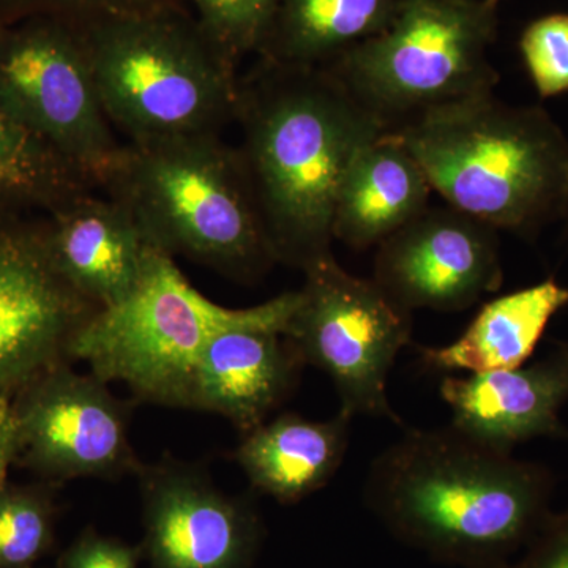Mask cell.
<instances>
[{
  "label": "cell",
  "mask_w": 568,
  "mask_h": 568,
  "mask_svg": "<svg viewBox=\"0 0 568 568\" xmlns=\"http://www.w3.org/2000/svg\"><path fill=\"white\" fill-rule=\"evenodd\" d=\"M239 149L276 264L332 256L336 193L355 153L387 132L334 71L261 61L239 80Z\"/></svg>",
  "instance_id": "obj_1"
},
{
  "label": "cell",
  "mask_w": 568,
  "mask_h": 568,
  "mask_svg": "<svg viewBox=\"0 0 568 568\" xmlns=\"http://www.w3.org/2000/svg\"><path fill=\"white\" fill-rule=\"evenodd\" d=\"M552 487L547 467L450 424L407 429L369 466L364 495L406 544L469 568H497L545 525Z\"/></svg>",
  "instance_id": "obj_2"
},
{
  "label": "cell",
  "mask_w": 568,
  "mask_h": 568,
  "mask_svg": "<svg viewBox=\"0 0 568 568\" xmlns=\"http://www.w3.org/2000/svg\"><path fill=\"white\" fill-rule=\"evenodd\" d=\"M447 205L478 222L530 234L568 209V140L536 106L495 92L436 108L390 130Z\"/></svg>",
  "instance_id": "obj_3"
},
{
  "label": "cell",
  "mask_w": 568,
  "mask_h": 568,
  "mask_svg": "<svg viewBox=\"0 0 568 568\" xmlns=\"http://www.w3.org/2000/svg\"><path fill=\"white\" fill-rule=\"evenodd\" d=\"M171 257L253 282L276 264L241 151L220 134L126 142L103 185Z\"/></svg>",
  "instance_id": "obj_4"
},
{
  "label": "cell",
  "mask_w": 568,
  "mask_h": 568,
  "mask_svg": "<svg viewBox=\"0 0 568 568\" xmlns=\"http://www.w3.org/2000/svg\"><path fill=\"white\" fill-rule=\"evenodd\" d=\"M108 119L129 142L220 134L235 119L237 67L185 7L82 28Z\"/></svg>",
  "instance_id": "obj_5"
},
{
  "label": "cell",
  "mask_w": 568,
  "mask_h": 568,
  "mask_svg": "<svg viewBox=\"0 0 568 568\" xmlns=\"http://www.w3.org/2000/svg\"><path fill=\"white\" fill-rule=\"evenodd\" d=\"M297 302L293 291L252 308H226L201 294L174 257L153 248L133 290L78 331L70 358L141 402L185 409L194 366L213 336L237 327L284 335Z\"/></svg>",
  "instance_id": "obj_6"
},
{
  "label": "cell",
  "mask_w": 568,
  "mask_h": 568,
  "mask_svg": "<svg viewBox=\"0 0 568 568\" xmlns=\"http://www.w3.org/2000/svg\"><path fill=\"white\" fill-rule=\"evenodd\" d=\"M496 10L484 0H403L390 24L325 69L388 130L495 92Z\"/></svg>",
  "instance_id": "obj_7"
},
{
  "label": "cell",
  "mask_w": 568,
  "mask_h": 568,
  "mask_svg": "<svg viewBox=\"0 0 568 568\" xmlns=\"http://www.w3.org/2000/svg\"><path fill=\"white\" fill-rule=\"evenodd\" d=\"M0 100L93 189L125 144L103 110L81 28L51 18L0 26Z\"/></svg>",
  "instance_id": "obj_8"
},
{
  "label": "cell",
  "mask_w": 568,
  "mask_h": 568,
  "mask_svg": "<svg viewBox=\"0 0 568 568\" xmlns=\"http://www.w3.org/2000/svg\"><path fill=\"white\" fill-rule=\"evenodd\" d=\"M304 274L284 336L305 365L331 377L339 413L403 425L388 402L387 379L410 343L413 312L392 301L375 280L351 275L334 254Z\"/></svg>",
  "instance_id": "obj_9"
},
{
  "label": "cell",
  "mask_w": 568,
  "mask_h": 568,
  "mask_svg": "<svg viewBox=\"0 0 568 568\" xmlns=\"http://www.w3.org/2000/svg\"><path fill=\"white\" fill-rule=\"evenodd\" d=\"M17 459L48 481L118 480L140 473L130 439L132 406L110 384L71 364L55 366L13 396Z\"/></svg>",
  "instance_id": "obj_10"
},
{
  "label": "cell",
  "mask_w": 568,
  "mask_h": 568,
  "mask_svg": "<svg viewBox=\"0 0 568 568\" xmlns=\"http://www.w3.org/2000/svg\"><path fill=\"white\" fill-rule=\"evenodd\" d=\"M0 211V396L55 366L71 364L70 345L97 306L55 271L40 220Z\"/></svg>",
  "instance_id": "obj_11"
},
{
  "label": "cell",
  "mask_w": 568,
  "mask_h": 568,
  "mask_svg": "<svg viewBox=\"0 0 568 568\" xmlns=\"http://www.w3.org/2000/svg\"><path fill=\"white\" fill-rule=\"evenodd\" d=\"M373 280L409 312H463L503 286L497 231L450 205H428L377 245Z\"/></svg>",
  "instance_id": "obj_12"
},
{
  "label": "cell",
  "mask_w": 568,
  "mask_h": 568,
  "mask_svg": "<svg viewBox=\"0 0 568 568\" xmlns=\"http://www.w3.org/2000/svg\"><path fill=\"white\" fill-rule=\"evenodd\" d=\"M149 549L159 568H239L253 519L197 465L164 455L136 474Z\"/></svg>",
  "instance_id": "obj_13"
},
{
  "label": "cell",
  "mask_w": 568,
  "mask_h": 568,
  "mask_svg": "<svg viewBox=\"0 0 568 568\" xmlns=\"http://www.w3.org/2000/svg\"><path fill=\"white\" fill-rule=\"evenodd\" d=\"M439 390L450 424L496 450L514 454L537 437H566L560 413L568 403V343L528 366L444 377Z\"/></svg>",
  "instance_id": "obj_14"
},
{
  "label": "cell",
  "mask_w": 568,
  "mask_h": 568,
  "mask_svg": "<svg viewBox=\"0 0 568 568\" xmlns=\"http://www.w3.org/2000/svg\"><path fill=\"white\" fill-rule=\"evenodd\" d=\"M41 230L55 271L97 308L133 290L153 250L121 201L92 190L47 212Z\"/></svg>",
  "instance_id": "obj_15"
},
{
  "label": "cell",
  "mask_w": 568,
  "mask_h": 568,
  "mask_svg": "<svg viewBox=\"0 0 568 568\" xmlns=\"http://www.w3.org/2000/svg\"><path fill=\"white\" fill-rule=\"evenodd\" d=\"M304 366L282 332L230 328L204 347L190 381L185 409L219 414L245 435L267 422L290 396Z\"/></svg>",
  "instance_id": "obj_16"
},
{
  "label": "cell",
  "mask_w": 568,
  "mask_h": 568,
  "mask_svg": "<svg viewBox=\"0 0 568 568\" xmlns=\"http://www.w3.org/2000/svg\"><path fill=\"white\" fill-rule=\"evenodd\" d=\"M432 192L420 164L387 130L347 164L336 193L334 239L355 250L383 244L428 207Z\"/></svg>",
  "instance_id": "obj_17"
},
{
  "label": "cell",
  "mask_w": 568,
  "mask_h": 568,
  "mask_svg": "<svg viewBox=\"0 0 568 568\" xmlns=\"http://www.w3.org/2000/svg\"><path fill=\"white\" fill-rule=\"evenodd\" d=\"M351 420L286 413L242 435L234 459L253 488L293 504L331 484L346 457Z\"/></svg>",
  "instance_id": "obj_18"
},
{
  "label": "cell",
  "mask_w": 568,
  "mask_h": 568,
  "mask_svg": "<svg viewBox=\"0 0 568 568\" xmlns=\"http://www.w3.org/2000/svg\"><path fill=\"white\" fill-rule=\"evenodd\" d=\"M568 305V287L547 280L488 302L450 345L418 347L426 368L481 375L525 365L549 321Z\"/></svg>",
  "instance_id": "obj_19"
},
{
  "label": "cell",
  "mask_w": 568,
  "mask_h": 568,
  "mask_svg": "<svg viewBox=\"0 0 568 568\" xmlns=\"http://www.w3.org/2000/svg\"><path fill=\"white\" fill-rule=\"evenodd\" d=\"M403 0H282L257 59L321 69L372 39L394 20Z\"/></svg>",
  "instance_id": "obj_20"
},
{
  "label": "cell",
  "mask_w": 568,
  "mask_h": 568,
  "mask_svg": "<svg viewBox=\"0 0 568 568\" xmlns=\"http://www.w3.org/2000/svg\"><path fill=\"white\" fill-rule=\"evenodd\" d=\"M93 190L61 156L24 129L0 100V211H52Z\"/></svg>",
  "instance_id": "obj_21"
},
{
  "label": "cell",
  "mask_w": 568,
  "mask_h": 568,
  "mask_svg": "<svg viewBox=\"0 0 568 568\" xmlns=\"http://www.w3.org/2000/svg\"><path fill=\"white\" fill-rule=\"evenodd\" d=\"M54 503L50 485L0 488V568H31L50 548Z\"/></svg>",
  "instance_id": "obj_22"
},
{
  "label": "cell",
  "mask_w": 568,
  "mask_h": 568,
  "mask_svg": "<svg viewBox=\"0 0 568 568\" xmlns=\"http://www.w3.org/2000/svg\"><path fill=\"white\" fill-rule=\"evenodd\" d=\"M209 40L234 67L260 55L282 0H182Z\"/></svg>",
  "instance_id": "obj_23"
},
{
  "label": "cell",
  "mask_w": 568,
  "mask_h": 568,
  "mask_svg": "<svg viewBox=\"0 0 568 568\" xmlns=\"http://www.w3.org/2000/svg\"><path fill=\"white\" fill-rule=\"evenodd\" d=\"M174 7H185V3L182 0H0V26L51 18L82 29L97 22Z\"/></svg>",
  "instance_id": "obj_24"
},
{
  "label": "cell",
  "mask_w": 568,
  "mask_h": 568,
  "mask_svg": "<svg viewBox=\"0 0 568 568\" xmlns=\"http://www.w3.org/2000/svg\"><path fill=\"white\" fill-rule=\"evenodd\" d=\"M519 50L540 97L568 91V14H548L530 22Z\"/></svg>",
  "instance_id": "obj_25"
},
{
  "label": "cell",
  "mask_w": 568,
  "mask_h": 568,
  "mask_svg": "<svg viewBox=\"0 0 568 568\" xmlns=\"http://www.w3.org/2000/svg\"><path fill=\"white\" fill-rule=\"evenodd\" d=\"M525 548L517 562L497 568H568V510L549 515Z\"/></svg>",
  "instance_id": "obj_26"
},
{
  "label": "cell",
  "mask_w": 568,
  "mask_h": 568,
  "mask_svg": "<svg viewBox=\"0 0 568 568\" xmlns=\"http://www.w3.org/2000/svg\"><path fill=\"white\" fill-rule=\"evenodd\" d=\"M63 568H136V556L119 541L85 536L67 552Z\"/></svg>",
  "instance_id": "obj_27"
},
{
  "label": "cell",
  "mask_w": 568,
  "mask_h": 568,
  "mask_svg": "<svg viewBox=\"0 0 568 568\" xmlns=\"http://www.w3.org/2000/svg\"><path fill=\"white\" fill-rule=\"evenodd\" d=\"M17 417H14L13 398L0 396V488L7 484L9 467L17 459Z\"/></svg>",
  "instance_id": "obj_28"
},
{
  "label": "cell",
  "mask_w": 568,
  "mask_h": 568,
  "mask_svg": "<svg viewBox=\"0 0 568 568\" xmlns=\"http://www.w3.org/2000/svg\"><path fill=\"white\" fill-rule=\"evenodd\" d=\"M485 3L489 7V9L496 10L497 3L500 2V0H484Z\"/></svg>",
  "instance_id": "obj_29"
},
{
  "label": "cell",
  "mask_w": 568,
  "mask_h": 568,
  "mask_svg": "<svg viewBox=\"0 0 568 568\" xmlns=\"http://www.w3.org/2000/svg\"><path fill=\"white\" fill-rule=\"evenodd\" d=\"M567 213H568V209H567Z\"/></svg>",
  "instance_id": "obj_30"
}]
</instances>
